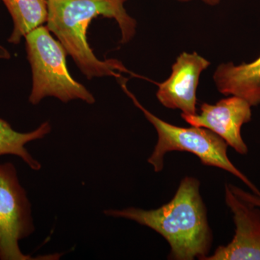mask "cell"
I'll return each instance as SVG.
<instances>
[{"instance_id":"obj_7","label":"cell","mask_w":260,"mask_h":260,"mask_svg":"<svg viewBox=\"0 0 260 260\" xmlns=\"http://www.w3.org/2000/svg\"><path fill=\"white\" fill-rule=\"evenodd\" d=\"M225 203L234 215L235 236L228 245L219 246L203 260H260V210L237 198L229 184Z\"/></svg>"},{"instance_id":"obj_13","label":"cell","mask_w":260,"mask_h":260,"mask_svg":"<svg viewBox=\"0 0 260 260\" xmlns=\"http://www.w3.org/2000/svg\"><path fill=\"white\" fill-rule=\"evenodd\" d=\"M177 1L181 2V3H188V2L193 1V0H177ZM203 2L205 4L210 5V6H215V5H218L221 2V0H200Z\"/></svg>"},{"instance_id":"obj_5","label":"cell","mask_w":260,"mask_h":260,"mask_svg":"<svg viewBox=\"0 0 260 260\" xmlns=\"http://www.w3.org/2000/svg\"><path fill=\"white\" fill-rule=\"evenodd\" d=\"M34 231L30 204L11 162L0 164V259L34 260L19 242Z\"/></svg>"},{"instance_id":"obj_3","label":"cell","mask_w":260,"mask_h":260,"mask_svg":"<svg viewBox=\"0 0 260 260\" xmlns=\"http://www.w3.org/2000/svg\"><path fill=\"white\" fill-rule=\"evenodd\" d=\"M121 88L137 107L154 126L158 133V142L153 153L148 158L155 172L164 169V158L166 154L172 151H186L194 154L205 166L218 167L239 178L250 188L254 194L260 196V191L251 181L229 160L227 155L229 145L226 142L211 130L200 126L181 127L162 120L147 110L138 102L136 97L127 89L126 80L121 78Z\"/></svg>"},{"instance_id":"obj_9","label":"cell","mask_w":260,"mask_h":260,"mask_svg":"<svg viewBox=\"0 0 260 260\" xmlns=\"http://www.w3.org/2000/svg\"><path fill=\"white\" fill-rule=\"evenodd\" d=\"M218 91L242 98L251 107L260 104V56L252 62L219 65L213 75Z\"/></svg>"},{"instance_id":"obj_2","label":"cell","mask_w":260,"mask_h":260,"mask_svg":"<svg viewBox=\"0 0 260 260\" xmlns=\"http://www.w3.org/2000/svg\"><path fill=\"white\" fill-rule=\"evenodd\" d=\"M104 213L134 220L158 233L169 242L173 259H203L209 252L213 236L200 194V182L194 177H184L174 198L158 209L129 208Z\"/></svg>"},{"instance_id":"obj_6","label":"cell","mask_w":260,"mask_h":260,"mask_svg":"<svg viewBox=\"0 0 260 260\" xmlns=\"http://www.w3.org/2000/svg\"><path fill=\"white\" fill-rule=\"evenodd\" d=\"M251 107L244 99L233 95L214 105L205 103L200 107L199 114H181V117L191 126L211 130L237 153L245 155L248 147L242 139L241 129L243 124L251 120Z\"/></svg>"},{"instance_id":"obj_12","label":"cell","mask_w":260,"mask_h":260,"mask_svg":"<svg viewBox=\"0 0 260 260\" xmlns=\"http://www.w3.org/2000/svg\"><path fill=\"white\" fill-rule=\"evenodd\" d=\"M229 188L237 198L239 199L244 200L246 203H250V204L256 206V208H260V196L254 194V193H249L247 191L243 190L237 186L229 184Z\"/></svg>"},{"instance_id":"obj_14","label":"cell","mask_w":260,"mask_h":260,"mask_svg":"<svg viewBox=\"0 0 260 260\" xmlns=\"http://www.w3.org/2000/svg\"><path fill=\"white\" fill-rule=\"evenodd\" d=\"M10 54L6 49L0 46V58H9Z\"/></svg>"},{"instance_id":"obj_10","label":"cell","mask_w":260,"mask_h":260,"mask_svg":"<svg viewBox=\"0 0 260 260\" xmlns=\"http://www.w3.org/2000/svg\"><path fill=\"white\" fill-rule=\"evenodd\" d=\"M11 15L14 28L8 42L19 44L22 38L47 23V0H0Z\"/></svg>"},{"instance_id":"obj_1","label":"cell","mask_w":260,"mask_h":260,"mask_svg":"<svg viewBox=\"0 0 260 260\" xmlns=\"http://www.w3.org/2000/svg\"><path fill=\"white\" fill-rule=\"evenodd\" d=\"M128 0H47V27L62 44L87 78L114 76L117 72L130 73L116 59L101 61L87 41L89 24L98 16L113 18L121 32V44L129 42L136 32L137 23L128 15L124 3Z\"/></svg>"},{"instance_id":"obj_8","label":"cell","mask_w":260,"mask_h":260,"mask_svg":"<svg viewBox=\"0 0 260 260\" xmlns=\"http://www.w3.org/2000/svg\"><path fill=\"white\" fill-rule=\"evenodd\" d=\"M210 61L197 53L184 52L173 64L170 77L158 85L156 96L164 107L180 109L183 114H196L197 89L200 75Z\"/></svg>"},{"instance_id":"obj_4","label":"cell","mask_w":260,"mask_h":260,"mask_svg":"<svg viewBox=\"0 0 260 260\" xmlns=\"http://www.w3.org/2000/svg\"><path fill=\"white\" fill-rule=\"evenodd\" d=\"M25 37L32 73L29 102L37 105L44 98L52 96L64 103L76 99L89 104L95 102L93 94L70 75L66 64L68 52L47 26L42 25Z\"/></svg>"},{"instance_id":"obj_11","label":"cell","mask_w":260,"mask_h":260,"mask_svg":"<svg viewBox=\"0 0 260 260\" xmlns=\"http://www.w3.org/2000/svg\"><path fill=\"white\" fill-rule=\"evenodd\" d=\"M51 129L50 124L47 121L30 133H19L13 129L8 121L0 118V156L4 155H16L20 157L32 170H40L42 165L32 158L25 148V145L34 140L44 138L50 133Z\"/></svg>"}]
</instances>
